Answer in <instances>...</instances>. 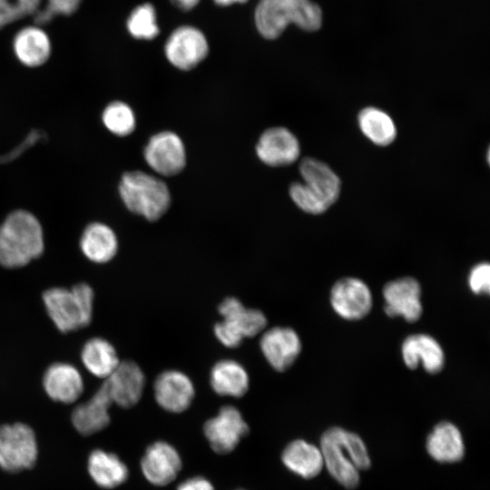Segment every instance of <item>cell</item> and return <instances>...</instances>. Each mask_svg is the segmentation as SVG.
<instances>
[{"label": "cell", "mask_w": 490, "mask_h": 490, "mask_svg": "<svg viewBox=\"0 0 490 490\" xmlns=\"http://www.w3.org/2000/svg\"><path fill=\"white\" fill-rule=\"evenodd\" d=\"M320 451L328 473L343 486L353 489L359 482V470L370 466L362 439L355 433L333 426L324 432Z\"/></svg>", "instance_id": "cell-1"}, {"label": "cell", "mask_w": 490, "mask_h": 490, "mask_svg": "<svg viewBox=\"0 0 490 490\" xmlns=\"http://www.w3.org/2000/svg\"><path fill=\"white\" fill-rule=\"evenodd\" d=\"M44 233L36 217L17 210L0 225V265L15 269L25 266L44 251Z\"/></svg>", "instance_id": "cell-2"}, {"label": "cell", "mask_w": 490, "mask_h": 490, "mask_svg": "<svg viewBox=\"0 0 490 490\" xmlns=\"http://www.w3.org/2000/svg\"><path fill=\"white\" fill-rule=\"evenodd\" d=\"M254 19L259 33L272 40L289 24L308 32L318 30L322 24V10L310 0H260Z\"/></svg>", "instance_id": "cell-3"}, {"label": "cell", "mask_w": 490, "mask_h": 490, "mask_svg": "<svg viewBox=\"0 0 490 490\" xmlns=\"http://www.w3.org/2000/svg\"><path fill=\"white\" fill-rule=\"evenodd\" d=\"M126 208L146 220H159L171 204L170 191L164 181L141 171L125 172L119 184Z\"/></svg>", "instance_id": "cell-4"}, {"label": "cell", "mask_w": 490, "mask_h": 490, "mask_svg": "<svg viewBox=\"0 0 490 490\" xmlns=\"http://www.w3.org/2000/svg\"><path fill=\"white\" fill-rule=\"evenodd\" d=\"M47 313L62 332L74 331L92 321L93 290L86 283L74 285L71 289L52 288L43 293Z\"/></svg>", "instance_id": "cell-5"}, {"label": "cell", "mask_w": 490, "mask_h": 490, "mask_svg": "<svg viewBox=\"0 0 490 490\" xmlns=\"http://www.w3.org/2000/svg\"><path fill=\"white\" fill-rule=\"evenodd\" d=\"M34 430L23 423L0 426V466L7 472L33 467L37 459Z\"/></svg>", "instance_id": "cell-6"}, {"label": "cell", "mask_w": 490, "mask_h": 490, "mask_svg": "<svg viewBox=\"0 0 490 490\" xmlns=\"http://www.w3.org/2000/svg\"><path fill=\"white\" fill-rule=\"evenodd\" d=\"M329 299L333 310L347 320L365 318L373 305L369 287L362 279L353 277L336 281L331 288Z\"/></svg>", "instance_id": "cell-7"}, {"label": "cell", "mask_w": 490, "mask_h": 490, "mask_svg": "<svg viewBox=\"0 0 490 490\" xmlns=\"http://www.w3.org/2000/svg\"><path fill=\"white\" fill-rule=\"evenodd\" d=\"M164 52L173 66L181 70H191L208 55L209 44L199 29L183 25L169 36Z\"/></svg>", "instance_id": "cell-8"}, {"label": "cell", "mask_w": 490, "mask_h": 490, "mask_svg": "<svg viewBox=\"0 0 490 490\" xmlns=\"http://www.w3.org/2000/svg\"><path fill=\"white\" fill-rule=\"evenodd\" d=\"M147 164L163 176L176 175L186 164V152L181 139L172 132L154 134L144 148Z\"/></svg>", "instance_id": "cell-9"}, {"label": "cell", "mask_w": 490, "mask_h": 490, "mask_svg": "<svg viewBox=\"0 0 490 490\" xmlns=\"http://www.w3.org/2000/svg\"><path fill=\"white\" fill-rule=\"evenodd\" d=\"M384 310L388 317H401L407 322L417 321L423 313L421 286L411 277L387 282L383 288Z\"/></svg>", "instance_id": "cell-10"}, {"label": "cell", "mask_w": 490, "mask_h": 490, "mask_svg": "<svg viewBox=\"0 0 490 490\" xmlns=\"http://www.w3.org/2000/svg\"><path fill=\"white\" fill-rule=\"evenodd\" d=\"M203 431L216 453L228 454L249 433V426L236 407L226 406L205 423Z\"/></svg>", "instance_id": "cell-11"}, {"label": "cell", "mask_w": 490, "mask_h": 490, "mask_svg": "<svg viewBox=\"0 0 490 490\" xmlns=\"http://www.w3.org/2000/svg\"><path fill=\"white\" fill-rule=\"evenodd\" d=\"M260 349L269 364L282 372L292 366L301 351V340L291 328L275 327L260 338Z\"/></svg>", "instance_id": "cell-12"}, {"label": "cell", "mask_w": 490, "mask_h": 490, "mask_svg": "<svg viewBox=\"0 0 490 490\" xmlns=\"http://www.w3.org/2000/svg\"><path fill=\"white\" fill-rule=\"evenodd\" d=\"M256 152L267 165L287 166L299 159L300 145L297 137L287 128L272 127L260 135Z\"/></svg>", "instance_id": "cell-13"}, {"label": "cell", "mask_w": 490, "mask_h": 490, "mask_svg": "<svg viewBox=\"0 0 490 490\" xmlns=\"http://www.w3.org/2000/svg\"><path fill=\"white\" fill-rule=\"evenodd\" d=\"M113 404L129 408L142 397L145 377L141 368L133 361H121L115 370L104 380Z\"/></svg>", "instance_id": "cell-14"}, {"label": "cell", "mask_w": 490, "mask_h": 490, "mask_svg": "<svg viewBox=\"0 0 490 490\" xmlns=\"http://www.w3.org/2000/svg\"><path fill=\"white\" fill-rule=\"evenodd\" d=\"M153 389L157 403L172 413L186 410L194 397V387L190 377L174 369L162 372L154 381Z\"/></svg>", "instance_id": "cell-15"}, {"label": "cell", "mask_w": 490, "mask_h": 490, "mask_svg": "<svg viewBox=\"0 0 490 490\" xmlns=\"http://www.w3.org/2000/svg\"><path fill=\"white\" fill-rule=\"evenodd\" d=\"M401 355L407 368L416 369L422 365L429 374L440 372L446 361L440 343L434 337L425 333L407 337L401 345Z\"/></svg>", "instance_id": "cell-16"}, {"label": "cell", "mask_w": 490, "mask_h": 490, "mask_svg": "<svg viewBox=\"0 0 490 490\" xmlns=\"http://www.w3.org/2000/svg\"><path fill=\"white\" fill-rule=\"evenodd\" d=\"M141 465L142 473L150 483L165 485L177 476L181 467V460L171 445L156 442L147 448Z\"/></svg>", "instance_id": "cell-17"}, {"label": "cell", "mask_w": 490, "mask_h": 490, "mask_svg": "<svg viewBox=\"0 0 490 490\" xmlns=\"http://www.w3.org/2000/svg\"><path fill=\"white\" fill-rule=\"evenodd\" d=\"M113 404L104 382L90 400L77 406L72 413V423L83 436L105 428L110 423L109 407Z\"/></svg>", "instance_id": "cell-18"}, {"label": "cell", "mask_w": 490, "mask_h": 490, "mask_svg": "<svg viewBox=\"0 0 490 490\" xmlns=\"http://www.w3.org/2000/svg\"><path fill=\"white\" fill-rule=\"evenodd\" d=\"M221 322L236 336L243 339L261 332L266 325V316L259 309H249L236 298H227L219 306Z\"/></svg>", "instance_id": "cell-19"}, {"label": "cell", "mask_w": 490, "mask_h": 490, "mask_svg": "<svg viewBox=\"0 0 490 490\" xmlns=\"http://www.w3.org/2000/svg\"><path fill=\"white\" fill-rule=\"evenodd\" d=\"M46 394L54 401L71 404L83 391V381L79 371L72 365L55 363L50 366L43 379Z\"/></svg>", "instance_id": "cell-20"}, {"label": "cell", "mask_w": 490, "mask_h": 490, "mask_svg": "<svg viewBox=\"0 0 490 490\" xmlns=\"http://www.w3.org/2000/svg\"><path fill=\"white\" fill-rule=\"evenodd\" d=\"M303 182L319 196L329 207L340 194L341 182L338 176L325 162L314 158H304L299 164Z\"/></svg>", "instance_id": "cell-21"}, {"label": "cell", "mask_w": 490, "mask_h": 490, "mask_svg": "<svg viewBox=\"0 0 490 490\" xmlns=\"http://www.w3.org/2000/svg\"><path fill=\"white\" fill-rule=\"evenodd\" d=\"M426 450L429 456L437 462H458L465 454L462 435L452 423L441 422L428 435Z\"/></svg>", "instance_id": "cell-22"}, {"label": "cell", "mask_w": 490, "mask_h": 490, "mask_svg": "<svg viewBox=\"0 0 490 490\" xmlns=\"http://www.w3.org/2000/svg\"><path fill=\"white\" fill-rule=\"evenodd\" d=\"M210 382L218 395L240 397L249 389L250 378L246 369L239 362L223 359L212 367Z\"/></svg>", "instance_id": "cell-23"}, {"label": "cell", "mask_w": 490, "mask_h": 490, "mask_svg": "<svg viewBox=\"0 0 490 490\" xmlns=\"http://www.w3.org/2000/svg\"><path fill=\"white\" fill-rule=\"evenodd\" d=\"M81 250L92 261L104 263L111 260L118 250V240L113 230L101 222L89 224L80 240Z\"/></svg>", "instance_id": "cell-24"}, {"label": "cell", "mask_w": 490, "mask_h": 490, "mask_svg": "<svg viewBox=\"0 0 490 490\" xmlns=\"http://www.w3.org/2000/svg\"><path fill=\"white\" fill-rule=\"evenodd\" d=\"M14 51L24 65L35 67L44 64L50 56L51 44L47 34L40 28L29 26L17 33Z\"/></svg>", "instance_id": "cell-25"}, {"label": "cell", "mask_w": 490, "mask_h": 490, "mask_svg": "<svg viewBox=\"0 0 490 490\" xmlns=\"http://www.w3.org/2000/svg\"><path fill=\"white\" fill-rule=\"evenodd\" d=\"M282 462L289 470L304 478L315 477L324 466L320 449L301 439L286 446Z\"/></svg>", "instance_id": "cell-26"}, {"label": "cell", "mask_w": 490, "mask_h": 490, "mask_svg": "<svg viewBox=\"0 0 490 490\" xmlns=\"http://www.w3.org/2000/svg\"><path fill=\"white\" fill-rule=\"evenodd\" d=\"M88 471L96 485L108 489L120 485L128 477V469L120 458L100 449L90 454Z\"/></svg>", "instance_id": "cell-27"}, {"label": "cell", "mask_w": 490, "mask_h": 490, "mask_svg": "<svg viewBox=\"0 0 490 490\" xmlns=\"http://www.w3.org/2000/svg\"><path fill=\"white\" fill-rule=\"evenodd\" d=\"M82 361L93 376L107 378L121 362L113 346L104 338H93L83 346Z\"/></svg>", "instance_id": "cell-28"}, {"label": "cell", "mask_w": 490, "mask_h": 490, "mask_svg": "<svg viewBox=\"0 0 490 490\" xmlns=\"http://www.w3.org/2000/svg\"><path fill=\"white\" fill-rule=\"evenodd\" d=\"M362 133L373 143L387 146L397 137V127L393 119L384 111L376 107L362 109L358 116Z\"/></svg>", "instance_id": "cell-29"}, {"label": "cell", "mask_w": 490, "mask_h": 490, "mask_svg": "<svg viewBox=\"0 0 490 490\" xmlns=\"http://www.w3.org/2000/svg\"><path fill=\"white\" fill-rule=\"evenodd\" d=\"M102 120L111 132L119 136L129 135L135 129V116L132 108L120 101L105 107Z\"/></svg>", "instance_id": "cell-30"}, {"label": "cell", "mask_w": 490, "mask_h": 490, "mask_svg": "<svg viewBox=\"0 0 490 490\" xmlns=\"http://www.w3.org/2000/svg\"><path fill=\"white\" fill-rule=\"evenodd\" d=\"M129 33L137 39L152 40L159 34L157 17L151 4L137 6L127 21Z\"/></svg>", "instance_id": "cell-31"}, {"label": "cell", "mask_w": 490, "mask_h": 490, "mask_svg": "<svg viewBox=\"0 0 490 490\" xmlns=\"http://www.w3.org/2000/svg\"><path fill=\"white\" fill-rule=\"evenodd\" d=\"M289 196L303 211L309 214H322L329 206L304 182H294L289 187Z\"/></svg>", "instance_id": "cell-32"}, {"label": "cell", "mask_w": 490, "mask_h": 490, "mask_svg": "<svg viewBox=\"0 0 490 490\" xmlns=\"http://www.w3.org/2000/svg\"><path fill=\"white\" fill-rule=\"evenodd\" d=\"M41 0H0V28L38 11Z\"/></svg>", "instance_id": "cell-33"}, {"label": "cell", "mask_w": 490, "mask_h": 490, "mask_svg": "<svg viewBox=\"0 0 490 490\" xmlns=\"http://www.w3.org/2000/svg\"><path fill=\"white\" fill-rule=\"evenodd\" d=\"M82 0H47L44 8L36 12L35 21L38 24L48 22L56 15H71L78 8Z\"/></svg>", "instance_id": "cell-34"}, {"label": "cell", "mask_w": 490, "mask_h": 490, "mask_svg": "<svg viewBox=\"0 0 490 490\" xmlns=\"http://www.w3.org/2000/svg\"><path fill=\"white\" fill-rule=\"evenodd\" d=\"M470 290L476 295L489 294L490 290V265L488 262L475 264L470 270L467 278Z\"/></svg>", "instance_id": "cell-35"}, {"label": "cell", "mask_w": 490, "mask_h": 490, "mask_svg": "<svg viewBox=\"0 0 490 490\" xmlns=\"http://www.w3.org/2000/svg\"><path fill=\"white\" fill-rule=\"evenodd\" d=\"M47 135L42 130H32L25 139L9 152L0 155V163H7L18 158L24 152L39 141H46Z\"/></svg>", "instance_id": "cell-36"}, {"label": "cell", "mask_w": 490, "mask_h": 490, "mask_svg": "<svg viewBox=\"0 0 490 490\" xmlns=\"http://www.w3.org/2000/svg\"><path fill=\"white\" fill-rule=\"evenodd\" d=\"M177 490H214V488L205 478L193 477L181 484Z\"/></svg>", "instance_id": "cell-37"}, {"label": "cell", "mask_w": 490, "mask_h": 490, "mask_svg": "<svg viewBox=\"0 0 490 490\" xmlns=\"http://www.w3.org/2000/svg\"><path fill=\"white\" fill-rule=\"evenodd\" d=\"M172 2L181 9L184 11L191 10L197 5L200 0H172Z\"/></svg>", "instance_id": "cell-38"}, {"label": "cell", "mask_w": 490, "mask_h": 490, "mask_svg": "<svg viewBox=\"0 0 490 490\" xmlns=\"http://www.w3.org/2000/svg\"><path fill=\"white\" fill-rule=\"evenodd\" d=\"M248 0H214V2L219 5H221V6H227V5H233V4H243V3H246Z\"/></svg>", "instance_id": "cell-39"}]
</instances>
